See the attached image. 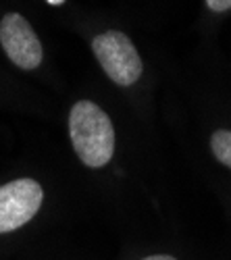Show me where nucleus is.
I'll return each instance as SVG.
<instances>
[{"instance_id": "nucleus-1", "label": "nucleus", "mask_w": 231, "mask_h": 260, "mask_svg": "<svg viewBox=\"0 0 231 260\" xmlns=\"http://www.w3.org/2000/svg\"><path fill=\"white\" fill-rule=\"evenodd\" d=\"M69 136L77 158L90 167H107L115 154V127L92 100H79L69 113Z\"/></svg>"}, {"instance_id": "nucleus-2", "label": "nucleus", "mask_w": 231, "mask_h": 260, "mask_svg": "<svg viewBox=\"0 0 231 260\" xmlns=\"http://www.w3.org/2000/svg\"><path fill=\"white\" fill-rule=\"evenodd\" d=\"M92 50L104 73L117 85H134L140 79L144 64L134 42L125 34L111 29L96 36L92 42Z\"/></svg>"}, {"instance_id": "nucleus-3", "label": "nucleus", "mask_w": 231, "mask_h": 260, "mask_svg": "<svg viewBox=\"0 0 231 260\" xmlns=\"http://www.w3.org/2000/svg\"><path fill=\"white\" fill-rule=\"evenodd\" d=\"M44 204V187L31 177L13 179L0 185V235L13 233L40 212Z\"/></svg>"}, {"instance_id": "nucleus-4", "label": "nucleus", "mask_w": 231, "mask_h": 260, "mask_svg": "<svg viewBox=\"0 0 231 260\" xmlns=\"http://www.w3.org/2000/svg\"><path fill=\"white\" fill-rule=\"evenodd\" d=\"M0 46L15 67L34 71L42 64L44 48L34 27L19 13H9L0 21Z\"/></svg>"}, {"instance_id": "nucleus-5", "label": "nucleus", "mask_w": 231, "mask_h": 260, "mask_svg": "<svg viewBox=\"0 0 231 260\" xmlns=\"http://www.w3.org/2000/svg\"><path fill=\"white\" fill-rule=\"evenodd\" d=\"M211 148H213V154L217 156V160L231 169V132L229 129H219V132L213 134Z\"/></svg>"}, {"instance_id": "nucleus-6", "label": "nucleus", "mask_w": 231, "mask_h": 260, "mask_svg": "<svg viewBox=\"0 0 231 260\" xmlns=\"http://www.w3.org/2000/svg\"><path fill=\"white\" fill-rule=\"evenodd\" d=\"M206 5L215 13H225L231 9V0H206Z\"/></svg>"}, {"instance_id": "nucleus-7", "label": "nucleus", "mask_w": 231, "mask_h": 260, "mask_svg": "<svg viewBox=\"0 0 231 260\" xmlns=\"http://www.w3.org/2000/svg\"><path fill=\"white\" fill-rule=\"evenodd\" d=\"M142 260H177V258H175V256H169V254H154V256L142 258Z\"/></svg>"}, {"instance_id": "nucleus-8", "label": "nucleus", "mask_w": 231, "mask_h": 260, "mask_svg": "<svg viewBox=\"0 0 231 260\" xmlns=\"http://www.w3.org/2000/svg\"><path fill=\"white\" fill-rule=\"evenodd\" d=\"M46 3H50V5H62L65 0H46Z\"/></svg>"}]
</instances>
